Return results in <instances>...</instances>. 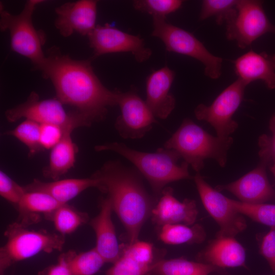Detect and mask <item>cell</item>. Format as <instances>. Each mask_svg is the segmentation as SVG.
I'll list each match as a JSON object with an SVG mask.
<instances>
[{"label": "cell", "mask_w": 275, "mask_h": 275, "mask_svg": "<svg viewBox=\"0 0 275 275\" xmlns=\"http://www.w3.org/2000/svg\"><path fill=\"white\" fill-rule=\"evenodd\" d=\"M269 126L275 127V115H274L270 120Z\"/></svg>", "instance_id": "74e56055"}, {"label": "cell", "mask_w": 275, "mask_h": 275, "mask_svg": "<svg viewBox=\"0 0 275 275\" xmlns=\"http://www.w3.org/2000/svg\"><path fill=\"white\" fill-rule=\"evenodd\" d=\"M117 105L121 114L116 120L115 127L123 139H141L157 123L146 101L133 90L126 92L119 91Z\"/></svg>", "instance_id": "7c38bea8"}, {"label": "cell", "mask_w": 275, "mask_h": 275, "mask_svg": "<svg viewBox=\"0 0 275 275\" xmlns=\"http://www.w3.org/2000/svg\"><path fill=\"white\" fill-rule=\"evenodd\" d=\"M38 69L50 80L56 98L63 104L74 106L96 122L104 119L108 107L117 105L119 91L110 90L102 84L90 60L73 59L53 47Z\"/></svg>", "instance_id": "6da1fadb"}, {"label": "cell", "mask_w": 275, "mask_h": 275, "mask_svg": "<svg viewBox=\"0 0 275 275\" xmlns=\"http://www.w3.org/2000/svg\"><path fill=\"white\" fill-rule=\"evenodd\" d=\"M26 192L24 186L18 184L2 170L0 171V195L2 198L16 207Z\"/></svg>", "instance_id": "d6a6232c"}, {"label": "cell", "mask_w": 275, "mask_h": 275, "mask_svg": "<svg viewBox=\"0 0 275 275\" xmlns=\"http://www.w3.org/2000/svg\"><path fill=\"white\" fill-rule=\"evenodd\" d=\"M40 129L39 123L26 119L5 134L13 136L22 142L28 147L29 154L32 155L43 150L40 142Z\"/></svg>", "instance_id": "f546056e"}, {"label": "cell", "mask_w": 275, "mask_h": 275, "mask_svg": "<svg viewBox=\"0 0 275 275\" xmlns=\"http://www.w3.org/2000/svg\"><path fill=\"white\" fill-rule=\"evenodd\" d=\"M62 205L44 193L26 191L16 206L18 212L16 222L28 227L40 222L42 216L48 219Z\"/></svg>", "instance_id": "7402d4cb"}, {"label": "cell", "mask_w": 275, "mask_h": 275, "mask_svg": "<svg viewBox=\"0 0 275 275\" xmlns=\"http://www.w3.org/2000/svg\"><path fill=\"white\" fill-rule=\"evenodd\" d=\"M182 3L180 0H137L133 2V6L153 18L166 19L167 15L179 9Z\"/></svg>", "instance_id": "4dcf8cb0"}, {"label": "cell", "mask_w": 275, "mask_h": 275, "mask_svg": "<svg viewBox=\"0 0 275 275\" xmlns=\"http://www.w3.org/2000/svg\"><path fill=\"white\" fill-rule=\"evenodd\" d=\"M262 4L260 1H238L236 15L226 24L227 39L245 48L266 33L275 34V25L268 19Z\"/></svg>", "instance_id": "30bf717a"}, {"label": "cell", "mask_w": 275, "mask_h": 275, "mask_svg": "<svg viewBox=\"0 0 275 275\" xmlns=\"http://www.w3.org/2000/svg\"><path fill=\"white\" fill-rule=\"evenodd\" d=\"M96 151H111L130 161L149 182L154 195L161 196L165 186L172 182L191 178L189 164L185 161L178 164L181 158L175 151L159 148L149 153L132 149L122 143L113 142L97 145Z\"/></svg>", "instance_id": "3957f363"}, {"label": "cell", "mask_w": 275, "mask_h": 275, "mask_svg": "<svg viewBox=\"0 0 275 275\" xmlns=\"http://www.w3.org/2000/svg\"><path fill=\"white\" fill-rule=\"evenodd\" d=\"M66 254L72 275H94L105 263L95 248L79 254L70 251Z\"/></svg>", "instance_id": "484cf974"}, {"label": "cell", "mask_w": 275, "mask_h": 275, "mask_svg": "<svg viewBox=\"0 0 275 275\" xmlns=\"http://www.w3.org/2000/svg\"><path fill=\"white\" fill-rule=\"evenodd\" d=\"M194 180L204 207L220 228L216 237H234L245 230V220L232 207L228 198L212 188L199 173Z\"/></svg>", "instance_id": "8fae6325"}, {"label": "cell", "mask_w": 275, "mask_h": 275, "mask_svg": "<svg viewBox=\"0 0 275 275\" xmlns=\"http://www.w3.org/2000/svg\"><path fill=\"white\" fill-rule=\"evenodd\" d=\"M198 211L195 200L185 199L178 201L171 187H165L161 197L153 208L151 217L153 224L159 227L168 224L190 226L195 222Z\"/></svg>", "instance_id": "2e32d148"}, {"label": "cell", "mask_w": 275, "mask_h": 275, "mask_svg": "<svg viewBox=\"0 0 275 275\" xmlns=\"http://www.w3.org/2000/svg\"><path fill=\"white\" fill-rule=\"evenodd\" d=\"M200 262L219 268L245 266V252L234 237H216L198 256Z\"/></svg>", "instance_id": "ffe728a7"}, {"label": "cell", "mask_w": 275, "mask_h": 275, "mask_svg": "<svg viewBox=\"0 0 275 275\" xmlns=\"http://www.w3.org/2000/svg\"><path fill=\"white\" fill-rule=\"evenodd\" d=\"M5 114L11 123L25 118L40 124L58 125L65 129L88 127L96 122L91 116L76 109L67 112L63 104L57 98L40 99L35 92H32L24 102L7 109Z\"/></svg>", "instance_id": "52a82bcc"}, {"label": "cell", "mask_w": 275, "mask_h": 275, "mask_svg": "<svg viewBox=\"0 0 275 275\" xmlns=\"http://www.w3.org/2000/svg\"><path fill=\"white\" fill-rule=\"evenodd\" d=\"M271 135L262 134L259 137V155L261 162L266 166L275 164V127L269 126Z\"/></svg>", "instance_id": "e575fe53"}, {"label": "cell", "mask_w": 275, "mask_h": 275, "mask_svg": "<svg viewBox=\"0 0 275 275\" xmlns=\"http://www.w3.org/2000/svg\"><path fill=\"white\" fill-rule=\"evenodd\" d=\"M99 213L90 222L96 236L94 247L105 263H115L122 255V245L117 240L115 228L112 219L113 210L108 197L100 201Z\"/></svg>", "instance_id": "ac0fdd59"}, {"label": "cell", "mask_w": 275, "mask_h": 275, "mask_svg": "<svg viewBox=\"0 0 275 275\" xmlns=\"http://www.w3.org/2000/svg\"><path fill=\"white\" fill-rule=\"evenodd\" d=\"M230 136H214L189 119H185L177 130L164 144L163 147L176 151L192 168L199 173L207 158L215 160L225 167L227 153L233 143Z\"/></svg>", "instance_id": "277c9868"}, {"label": "cell", "mask_w": 275, "mask_h": 275, "mask_svg": "<svg viewBox=\"0 0 275 275\" xmlns=\"http://www.w3.org/2000/svg\"><path fill=\"white\" fill-rule=\"evenodd\" d=\"M175 76L166 66L152 71L147 78L145 101L155 117L165 119L175 108L176 100L170 93Z\"/></svg>", "instance_id": "e0dca14e"}, {"label": "cell", "mask_w": 275, "mask_h": 275, "mask_svg": "<svg viewBox=\"0 0 275 275\" xmlns=\"http://www.w3.org/2000/svg\"><path fill=\"white\" fill-rule=\"evenodd\" d=\"M246 86L238 78L224 89L210 105L199 104L195 109L196 118L209 123L217 136L230 137L238 126L233 116L242 101Z\"/></svg>", "instance_id": "9c48e42d"}, {"label": "cell", "mask_w": 275, "mask_h": 275, "mask_svg": "<svg viewBox=\"0 0 275 275\" xmlns=\"http://www.w3.org/2000/svg\"><path fill=\"white\" fill-rule=\"evenodd\" d=\"M270 170L275 177V164L270 167Z\"/></svg>", "instance_id": "f35d334b"}, {"label": "cell", "mask_w": 275, "mask_h": 275, "mask_svg": "<svg viewBox=\"0 0 275 275\" xmlns=\"http://www.w3.org/2000/svg\"><path fill=\"white\" fill-rule=\"evenodd\" d=\"M238 1L205 0L202 3L199 18L201 20L215 17L218 24L230 21L236 15Z\"/></svg>", "instance_id": "f1b7e54d"}, {"label": "cell", "mask_w": 275, "mask_h": 275, "mask_svg": "<svg viewBox=\"0 0 275 275\" xmlns=\"http://www.w3.org/2000/svg\"><path fill=\"white\" fill-rule=\"evenodd\" d=\"M65 130L56 124H40V142L43 149H51L54 147L62 139Z\"/></svg>", "instance_id": "836d02e7"}, {"label": "cell", "mask_w": 275, "mask_h": 275, "mask_svg": "<svg viewBox=\"0 0 275 275\" xmlns=\"http://www.w3.org/2000/svg\"><path fill=\"white\" fill-rule=\"evenodd\" d=\"M219 268L210 264L183 258L157 261L146 275H208Z\"/></svg>", "instance_id": "cb8c5ba5"}, {"label": "cell", "mask_w": 275, "mask_h": 275, "mask_svg": "<svg viewBox=\"0 0 275 275\" xmlns=\"http://www.w3.org/2000/svg\"><path fill=\"white\" fill-rule=\"evenodd\" d=\"M60 234L63 236L74 232L89 219L87 213L79 211L67 204L61 205L49 217Z\"/></svg>", "instance_id": "4316f807"}, {"label": "cell", "mask_w": 275, "mask_h": 275, "mask_svg": "<svg viewBox=\"0 0 275 275\" xmlns=\"http://www.w3.org/2000/svg\"><path fill=\"white\" fill-rule=\"evenodd\" d=\"M95 56L115 52H130L139 62L150 57L151 50L140 36L124 32L108 23L97 25L88 36Z\"/></svg>", "instance_id": "4fadbf2b"}, {"label": "cell", "mask_w": 275, "mask_h": 275, "mask_svg": "<svg viewBox=\"0 0 275 275\" xmlns=\"http://www.w3.org/2000/svg\"><path fill=\"white\" fill-rule=\"evenodd\" d=\"M151 35L161 40L168 51L200 61L209 78L215 79L221 76L222 58L212 54L191 33L168 23L166 19L153 18Z\"/></svg>", "instance_id": "ba28073f"}, {"label": "cell", "mask_w": 275, "mask_h": 275, "mask_svg": "<svg viewBox=\"0 0 275 275\" xmlns=\"http://www.w3.org/2000/svg\"><path fill=\"white\" fill-rule=\"evenodd\" d=\"M5 236L7 240L0 249V273L14 263L31 258L40 253L61 251L64 236L44 230H30L17 222L10 225Z\"/></svg>", "instance_id": "5b68a950"}, {"label": "cell", "mask_w": 275, "mask_h": 275, "mask_svg": "<svg viewBox=\"0 0 275 275\" xmlns=\"http://www.w3.org/2000/svg\"><path fill=\"white\" fill-rule=\"evenodd\" d=\"M73 130L66 129L62 139L51 149L49 163L42 171L46 178L53 181L59 180L74 166L78 147L71 136Z\"/></svg>", "instance_id": "603a6c76"}, {"label": "cell", "mask_w": 275, "mask_h": 275, "mask_svg": "<svg viewBox=\"0 0 275 275\" xmlns=\"http://www.w3.org/2000/svg\"><path fill=\"white\" fill-rule=\"evenodd\" d=\"M39 275H72L66 253L60 256L57 263L48 267Z\"/></svg>", "instance_id": "8d00e7d4"}, {"label": "cell", "mask_w": 275, "mask_h": 275, "mask_svg": "<svg viewBox=\"0 0 275 275\" xmlns=\"http://www.w3.org/2000/svg\"><path fill=\"white\" fill-rule=\"evenodd\" d=\"M206 232L199 224L191 226L182 224H168L161 227L159 239L168 244H199L204 241Z\"/></svg>", "instance_id": "d4e9b609"}, {"label": "cell", "mask_w": 275, "mask_h": 275, "mask_svg": "<svg viewBox=\"0 0 275 275\" xmlns=\"http://www.w3.org/2000/svg\"><path fill=\"white\" fill-rule=\"evenodd\" d=\"M260 254L266 260L272 271L275 274V226L262 238L259 247Z\"/></svg>", "instance_id": "d590c367"}, {"label": "cell", "mask_w": 275, "mask_h": 275, "mask_svg": "<svg viewBox=\"0 0 275 275\" xmlns=\"http://www.w3.org/2000/svg\"><path fill=\"white\" fill-rule=\"evenodd\" d=\"M232 207L242 215L270 227L275 226V204H249L229 198Z\"/></svg>", "instance_id": "83f0119b"}, {"label": "cell", "mask_w": 275, "mask_h": 275, "mask_svg": "<svg viewBox=\"0 0 275 275\" xmlns=\"http://www.w3.org/2000/svg\"><path fill=\"white\" fill-rule=\"evenodd\" d=\"M234 64L238 78L246 85L260 80L269 89H275V53L251 50L236 59Z\"/></svg>", "instance_id": "d6986e66"}, {"label": "cell", "mask_w": 275, "mask_h": 275, "mask_svg": "<svg viewBox=\"0 0 275 275\" xmlns=\"http://www.w3.org/2000/svg\"><path fill=\"white\" fill-rule=\"evenodd\" d=\"M141 175L136 169L113 160L105 162L91 176L99 181L98 190L111 200L113 210L125 228L128 244L138 240L158 202V198L146 189Z\"/></svg>", "instance_id": "7a4b0ae2"}, {"label": "cell", "mask_w": 275, "mask_h": 275, "mask_svg": "<svg viewBox=\"0 0 275 275\" xmlns=\"http://www.w3.org/2000/svg\"><path fill=\"white\" fill-rule=\"evenodd\" d=\"M152 266L122 252L121 257L107 269L105 275H146Z\"/></svg>", "instance_id": "1f68e13d"}, {"label": "cell", "mask_w": 275, "mask_h": 275, "mask_svg": "<svg viewBox=\"0 0 275 275\" xmlns=\"http://www.w3.org/2000/svg\"><path fill=\"white\" fill-rule=\"evenodd\" d=\"M266 166L261 162L254 169L237 180L218 185L217 190H227L242 202L249 204L265 203L275 200V190L269 182Z\"/></svg>", "instance_id": "9a60e30c"}, {"label": "cell", "mask_w": 275, "mask_h": 275, "mask_svg": "<svg viewBox=\"0 0 275 275\" xmlns=\"http://www.w3.org/2000/svg\"><path fill=\"white\" fill-rule=\"evenodd\" d=\"M42 2L28 1L18 14H12L3 9L0 11L1 30L9 31L12 50L30 60L37 69L46 58L42 50L45 38L34 26L32 16L36 6Z\"/></svg>", "instance_id": "8992f818"}, {"label": "cell", "mask_w": 275, "mask_h": 275, "mask_svg": "<svg viewBox=\"0 0 275 275\" xmlns=\"http://www.w3.org/2000/svg\"><path fill=\"white\" fill-rule=\"evenodd\" d=\"M55 12V26L63 37H69L74 32L88 36L97 26L96 1L65 3L57 7Z\"/></svg>", "instance_id": "5bb4252c"}, {"label": "cell", "mask_w": 275, "mask_h": 275, "mask_svg": "<svg viewBox=\"0 0 275 275\" xmlns=\"http://www.w3.org/2000/svg\"><path fill=\"white\" fill-rule=\"evenodd\" d=\"M99 181L93 177L71 178L44 182L34 179L24 186L26 191H39L46 194L59 203L65 204L90 187L99 189Z\"/></svg>", "instance_id": "44dd1931"}]
</instances>
